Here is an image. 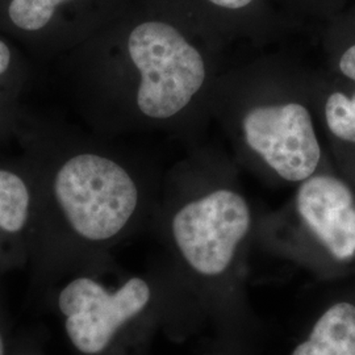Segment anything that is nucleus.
Instances as JSON below:
<instances>
[{
    "instance_id": "nucleus-1",
    "label": "nucleus",
    "mask_w": 355,
    "mask_h": 355,
    "mask_svg": "<svg viewBox=\"0 0 355 355\" xmlns=\"http://www.w3.org/2000/svg\"><path fill=\"white\" fill-rule=\"evenodd\" d=\"M120 48L119 55L89 38L51 62L64 102L94 129L117 128L128 116L171 120L203 87L202 54L168 23L141 21Z\"/></svg>"
},
{
    "instance_id": "nucleus-2",
    "label": "nucleus",
    "mask_w": 355,
    "mask_h": 355,
    "mask_svg": "<svg viewBox=\"0 0 355 355\" xmlns=\"http://www.w3.org/2000/svg\"><path fill=\"white\" fill-rule=\"evenodd\" d=\"M15 142L33 179L76 239L103 243L119 237L140 209L132 168L71 121L26 105Z\"/></svg>"
},
{
    "instance_id": "nucleus-3",
    "label": "nucleus",
    "mask_w": 355,
    "mask_h": 355,
    "mask_svg": "<svg viewBox=\"0 0 355 355\" xmlns=\"http://www.w3.org/2000/svg\"><path fill=\"white\" fill-rule=\"evenodd\" d=\"M253 216L237 191L216 189L182 204L170 220L171 241L189 277V288L209 309L239 313L245 278L242 248Z\"/></svg>"
},
{
    "instance_id": "nucleus-4",
    "label": "nucleus",
    "mask_w": 355,
    "mask_h": 355,
    "mask_svg": "<svg viewBox=\"0 0 355 355\" xmlns=\"http://www.w3.org/2000/svg\"><path fill=\"white\" fill-rule=\"evenodd\" d=\"M302 240L293 258L321 280L355 278V192L343 178L315 174L293 205Z\"/></svg>"
},
{
    "instance_id": "nucleus-5",
    "label": "nucleus",
    "mask_w": 355,
    "mask_h": 355,
    "mask_svg": "<svg viewBox=\"0 0 355 355\" xmlns=\"http://www.w3.org/2000/svg\"><path fill=\"white\" fill-rule=\"evenodd\" d=\"M152 302V288L142 278H132L116 291L96 280L78 278L60 293L66 331L83 354H101L128 322L144 313Z\"/></svg>"
},
{
    "instance_id": "nucleus-6",
    "label": "nucleus",
    "mask_w": 355,
    "mask_h": 355,
    "mask_svg": "<svg viewBox=\"0 0 355 355\" xmlns=\"http://www.w3.org/2000/svg\"><path fill=\"white\" fill-rule=\"evenodd\" d=\"M242 128L250 149L284 180L302 183L316 174L322 153L303 104L255 107L243 117Z\"/></svg>"
},
{
    "instance_id": "nucleus-7",
    "label": "nucleus",
    "mask_w": 355,
    "mask_h": 355,
    "mask_svg": "<svg viewBox=\"0 0 355 355\" xmlns=\"http://www.w3.org/2000/svg\"><path fill=\"white\" fill-rule=\"evenodd\" d=\"M80 0H7L6 26L33 55L32 60L51 64L74 49L70 36L67 10Z\"/></svg>"
},
{
    "instance_id": "nucleus-8",
    "label": "nucleus",
    "mask_w": 355,
    "mask_h": 355,
    "mask_svg": "<svg viewBox=\"0 0 355 355\" xmlns=\"http://www.w3.org/2000/svg\"><path fill=\"white\" fill-rule=\"evenodd\" d=\"M288 355H355V284L322 304Z\"/></svg>"
},
{
    "instance_id": "nucleus-9",
    "label": "nucleus",
    "mask_w": 355,
    "mask_h": 355,
    "mask_svg": "<svg viewBox=\"0 0 355 355\" xmlns=\"http://www.w3.org/2000/svg\"><path fill=\"white\" fill-rule=\"evenodd\" d=\"M31 57L0 36V148L15 142L32 80Z\"/></svg>"
},
{
    "instance_id": "nucleus-10",
    "label": "nucleus",
    "mask_w": 355,
    "mask_h": 355,
    "mask_svg": "<svg viewBox=\"0 0 355 355\" xmlns=\"http://www.w3.org/2000/svg\"><path fill=\"white\" fill-rule=\"evenodd\" d=\"M33 179L20 154L0 155V246L21 236L33 214Z\"/></svg>"
},
{
    "instance_id": "nucleus-11",
    "label": "nucleus",
    "mask_w": 355,
    "mask_h": 355,
    "mask_svg": "<svg viewBox=\"0 0 355 355\" xmlns=\"http://www.w3.org/2000/svg\"><path fill=\"white\" fill-rule=\"evenodd\" d=\"M324 120L334 140L355 149V85L352 91L330 92L324 102Z\"/></svg>"
},
{
    "instance_id": "nucleus-12",
    "label": "nucleus",
    "mask_w": 355,
    "mask_h": 355,
    "mask_svg": "<svg viewBox=\"0 0 355 355\" xmlns=\"http://www.w3.org/2000/svg\"><path fill=\"white\" fill-rule=\"evenodd\" d=\"M337 70L345 79L355 85V36L338 51Z\"/></svg>"
},
{
    "instance_id": "nucleus-13",
    "label": "nucleus",
    "mask_w": 355,
    "mask_h": 355,
    "mask_svg": "<svg viewBox=\"0 0 355 355\" xmlns=\"http://www.w3.org/2000/svg\"><path fill=\"white\" fill-rule=\"evenodd\" d=\"M209 1L218 7H223V8L240 10V8L246 7L248 4H250L253 0H209Z\"/></svg>"
},
{
    "instance_id": "nucleus-14",
    "label": "nucleus",
    "mask_w": 355,
    "mask_h": 355,
    "mask_svg": "<svg viewBox=\"0 0 355 355\" xmlns=\"http://www.w3.org/2000/svg\"><path fill=\"white\" fill-rule=\"evenodd\" d=\"M0 355H3V343H1V337H0Z\"/></svg>"
}]
</instances>
